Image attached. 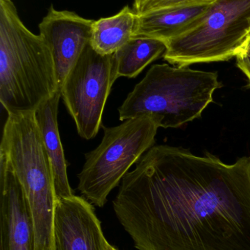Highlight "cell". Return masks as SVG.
<instances>
[{
    "label": "cell",
    "mask_w": 250,
    "mask_h": 250,
    "mask_svg": "<svg viewBox=\"0 0 250 250\" xmlns=\"http://www.w3.org/2000/svg\"><path fill=\"white\" fill-rule=\"evenodd\" d=\"M138 250H250V157L152 146L113 201Z\"/></svg>",
    "instance_id": "1"
},
{
    "label": "cell",
    "mask_w": 250,
    "mask_h": 250,
    "mask_svg": "<svg viewBox=\"0 0 250 250\" xmlns=\"http://www.w3.org/2000/svg\"><path fill=\"white\" fill-rule=\"evenodd\" d=\"M59 91L51 50L21 20L12 0H0V102L9 113L34 112Z\"/></svg>",
    "instance_id": "2"
},
{
    "label": "cell",
    "mask_w": 250,
    "mask_h": 250,
    "mask_svg": "<svg viewBox=\"0 0 250 250\" xmlns=\"http://www.w3.org/2000/svg\"><path fill=\"white\" fill-rule=\"evenodd\" d=\"M221 87L217 72L154 64L120 105L119 117L148 116L159 127H179L200 118Z\"/></svg>",
    "instance_id": "3"
},
{
    "label": "cell",
    "mask_w": 250,
    "mask_h": 250,
    "mask_svg": "<svg viewBox=\"0 0 250 250\" xmlns=\"http://www.w3.org/2000/svg\"><path fill=\"white\" fill-rule=\"evenodd\" d=\"M0 153L7 157L26 194L35 230V250H53L57 203L49 157L34 112L9 113Z\"/></svg>",
    "instance_id": "4"
},
{
    "label": "cell",
    "mask_w": 250,
    "mask_h": 250,
    "mask_svg": "<svg viewBox=\"0 0 250 250\" xmlns=\"http://www.w3.org/2000/svg\"><path fill=\"white\" fill-rule=\"evenodd\" d=\"M101 144L85 154L78 189L94 205L103 207L107 197L129 173V168L155 144L158 125L142 116L105 127Z\"/></svg>",
    "instance_id": "5"
},
{
    "label": "cell",
    "mask_w": 250,
    "mask_h": 250,
    "mask_svg": "<svg viewBox=\"0 0 250 250\" xmlns=\"http://www.w3.org/2000/svg\"><path fill=\"white\" fill-rule=\"evenodd\" d=\"M250 36V0H217L198 23L165 42L163 57L186 67L236 57Z\"/></svg>",
    "instance_id": "6"
},
{
    "label": "cell",
    "mask_w": 250,
    "mask_h": 250,
    "mask_svg": "<svg viewBox=\"0 0 250 250\" xmlns=\"http://www.w3.org/2000/svg\"><path fill=\"white\" fill-rule=\"evenodd\" d=\"M113 55H101L88 45L60 89L78 134L84 139L95 138L102 126L106 103L117 79Z\"/></svg>",
    "instance_id": "7"
},
{
    "label": "cell",
    "mask_w": 250,
    "mask_h": 250,
    "mask_svg": "<svg viewBox=\"0 0 250 250\" xmlns=\"http://www.w3.org/2000/svg\"><path fill=\"white\" fill-rule=\"evenodd\" d=\"M93 20L50 6L38 25L39 35L48 44L55 64L59 91L69 72L91 42Z\"/></svg>",
    "instance_id": "8"
},
{
    "label": "cell",
    "mask_w": 250,
    "mask_h": 250,
    "mask_svg": "<svg viewBox=\"0 0 250 250\" xmlns=\"http://www.w3.org/2000/svg\"><path fill=\"white\" fill-rule=\"evenodd\" d=\"M0 250H35L32 213L23 187L0 153Z\"/></svg>",
    "instance_id": "9"
},
{
    "label": "cell",
    "mask_w": 250,
    "mask_h": 250,
    "mask_svg": "<svg viewBox=\"0 0 250 250\" xmlns=\"http://www.w3.org/2000/svg\"><path fill=\"white\" fill-rule=\"evenodd\" d=\"M52 237L53 250H104L107 242L92 206L74 195L57 198Z\"/></svg>",
    "instance_id": "10"
},
{
    "label": "cell",
    "mask_w": 250,
    "mask_h": 250,
    "mask_svg": "<svg viewBox=\"0 0 250 250\" xmlns=\"http://www.w3.org/2000/svg\"><path fill=\"white\" fill-rule=\"evenodd\" d=\"M210 4L173 6L137 16L134 38H154L165 43L194 27Z\"/></svg>",
    "instance_id": "11"
},
{
    "label": "cell",
    "mask_w": 250,
    "mask_h": 250,
    "mask_svg": "<svg viewBox=\"0 0 250 250\" xmlns=\"http://www.w3.org/2000/svg\"><path fill=\"white\" fill-rule=\"evenodd\" d=\"M60 98V92H56L35 111V119L51 161L57 198L73 195L68 179L67 163L57 123Z\"/></svg>",
    "instance_id": "12"
},
{
    "label": "cell",
    "mask_w": 250,
    "mask_h": 250,
    "mask_svg": "<svg viewBox=\"0 0 250 250\" xmlns=\"http://www.w3.org/2000/svg\"><path fill=\"white\" fill-rule=\"evenodd\" d=\"M136 19L126 5L114 16L94 21L90 45L101 55H113L134 38Z\"/></svg>",
    "instance_id": "13"
},
{
    "label": "cell",
    "mask_w": 250,
    "mask_h": 250,
    "mask_svg": "<svg viewBox=\"0 0 250 250\" xmlns=\"http://www.w3.org/2000/svg\"><path fill=\"white\" fill-rule=\"evenodd\" d=\"M166 51V45L159 40L133 38L114 54L117 79H133Z\"/></svg>",
    "instance_id": "14"
},
{
    "label": "cell",
    "mask_w": 250,
    "mask_h": 250,
    "mask_svg": "<svg viewBox=\"0 0 250 250\" xmlns=\"http://www.w3.org/2000/svg\"><path fill=\"white\" fill-rule=\"evenodd\" d=\"M217 0H139L136 4H133L132 9L137 16H140L153 10L173 6L209 4Z\"/></svg>",
    "instance_id": "15"
},
{
    "label": "cell",
    "mask_w": 250,
    "mask_h": 250,
    "mask_svg": "<svg viewBox=\"0 0 250 250\" xmlns=\"http://www.w3.org/2000/svg\"><path fill=\"white\" fill-rule=\"evenodd\" d=\"M238 67L246 75L250 83V57L242 51H239L236 56Z\"/></svg>",
    "instance_id": "16"
},
{
    "label": "cell",
    "mask_w": 250,
    "mask_h": 250,
    "mask_svg": "<svg viewBox=\"0 0 250 250\" xmlns=\"http://www.w3.org/2000/svg\"><path fill=\"white\" fill-rule=\"evenodd\" d=\"M239 51H242V52L248 54V55L250 57V36L249 38H248V41H246V42H245V45L242 46V48H241Z\"/></svg>",
    "instance_id": "17"
},
{
    "label": "cell",
    "mask_w": 250,
    "mask_h": 250,
    "mask_svg": "<svg viewBox=\"0 0 250 250\" xmlns=\"http://www.w3.org/2000/svg\"><path fill=\"white\" fill-rule=\"evenodd\" d=\"M104 250H118L114 248V247L112 246L108 242H107L105 245V249Z\"/></svg>",
    "instance_id": "18"
},
{
    "label": "cell",
    "mask_w": 250,
    "mask_h": 250,
    "mask_svg": "<svg viewBox=\"0 0 250 250\" xmlns=\"http://www.w3.org/2000/svg\"><path fill=\"white\" fill-rule=\"evenodd\" d=\"M139 0H134V3L133 4H136V3H137L138 1H139Z\"/></svg>",
    "instance_id": "19"
}]
</instances>
